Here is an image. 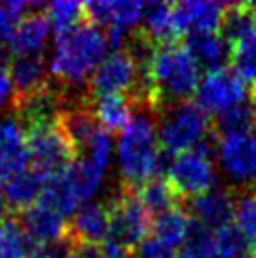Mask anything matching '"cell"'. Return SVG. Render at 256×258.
I'll return each mask as SVG.
<instances>
[{
    "label": "cell",
    "mask_w": 256,
    "mask_h": 258,
    "mask_svg": "<svg viewBox=\"0 0 256 258\" xmlns=\"http://www.w3.org/2000/svg\"><path fill=\"white\" fill-rule=\"evenodd\" d=\"M107 51L109 45L106 34L87 19L74 29L57 34L49 70L66 98L85 96L83 93H78V89L85 85L89 78H93L96 68L104 62Z\"/></svg>",
    "instance_id": "obj_1"
},
{
    "label": "cell",
    "mask_w": 256,
    "mask_h": 258,
    "mask_svg": "<svg viewBox=\"0 0 256 258\" xmlns=\"http://www.w3.org/2000/svg\"><path fill=\"white\" fill-rule=\"evenodd\" d=\"M158 158L160 144L153 119L145 111L132 115L117 142V164L122 185L136 188V185L142 186L145 181L155 177Z\"/></svg>",
    "instance_id": "obj_2"
},
{
    "label": "cell",
    "mask_w": 256,
    "mask_h": 258,
    "mask_svg": "<svg viewBox=\"0 0 256 258\" xmlns=\"http://www.w3.org/2000/svg\"><path fill=\"white\" fill-rule=\"evenodd\" d=\"M211 121L198 104L183 102L164 109L158 122V144L170 155L185 153L209 142Z\"/></svg>",
    "instance_id": "obj_3"
},
{
    "label": "cell",
    "mask_w": 256,
    "mask_h": 258,
    "mask_svg": "<svg viewBox=\"0 0 256 258\" xmlns=\"http://www.w3.org/2000/svg\"><path fill=\"white\" fill-rule=\"evenodd\" d=\"M109 241L128 249L140 247L153 230V215L143 206L136 188L122 185L109 202Z\"/></svg>",
    "instance_id": "obj_4"
},
{
    "label": "cell",
    "mask_w": 256,
    "mask_h": 258,
    "mask_svg": "<svg viewBox=\"0 0 256 258\" xmlns=\"http://www.w3.org/2000/svg\"><path fill=\"white\" fill-rule=\"evenodd\" d=\"M168 181L181 198H196L215 188L217 170L209 142L179 153L168 170Z\"/></svg>",
    "instance_id": "obj_5"
},
{
    "label": "cell",
    "mask_w": 256,
    "mask_h": 258,
    "mask_svg": "<svg viewBox=\"0 0 256 258\" xmlns=\"http://www.w3.org/2000/svg\"><path fill=\"white\" fill-rule=\"evenodd\" d=\"M27 147H29L30 166L45 173L47 177L68 170L78 160V151L55 124H43L25 130Z\"/></svg>",
    "instance_id": "obj_6"
},
{
    "label": "cell",
    "mask_w": 256,
    "mask_h": 258,
    "mask_svg": "<svg viewBox=\"0 0 256 258\" xmlns=\"http://www.w3.org/2000/svg\"><path fill=\"white\" fill-rule=\"evenodd\" d=\"M217 160L230 183H256V128L222 134L217 142Z\"/></svg>",
    "instance_id": "obj_7"
},
{
    "label": "cell",
    "mask_w": 256,
    "mask_h": 258,
    "mask_svg": "<svg viewBox=\"0 0 256 258\" xmlns=\"http://www.w3.org/2000/svg\"><path fill=\"white\" fill-rule=\"evenodd\" d=\"M249 102L247 81L234 68L207 72L196 89V104L206 113L217 115Z\"/></svg>",
    "instance_id": "obj_8"
},
{
    "label": "cell",
    "mask_w": 256,
    "mask_h": 258,
    "mask_svg": "<svg viewBox=\"0 0 256 258\" xmlns=\"http://www.w3.org/2000/svg\"><path fill=\"white\" fill-rule=\"evenodd\" d=\"M138 81V64L126 51H115L96 68L91 78V98L106 94H122L136 87Z\"/></svg>",
    "instance_id": "obj_9"
},
{
    "label": "cell",
    "mask_w": 256,
    "mask_h": 258,
    "mask_svg": "<svg viewBox=\"0 0 256 258\" xmlns=\"http://www.w3.org/2000/svg\"><path fill=\"white\" fill-rule=\"evenodd\" d=\"M235 215V198L232 190L215 186L207 192L190 198L188 217L206 230H221L228 226Z\"/></svg>",
    "instance_id": "obj_10"
},
{
    "label": "cell",
    "mask_w": 256,
    "mask_h": 258,
    "mask_svg": "<svg viewBox=\"0 0 256 258\" xmlns=\"http://www.w3.org/2000/svg\"><path fill=\"white\" fill-rule=\"evenodd\" d=\"M143 2H87L83 4L85 19L96 27H107V30L121 32L130 36L134 29L142 23L143 17Z\"/></svg>",
    "instance_id": "obj_11"
},
{
    "label": "cell",
    "mask_w": 256,
    "mask_h": 258,
    "mask_svg": "<svg viewBox=\"0 0 256 258\" xmlns=\"http://www.w3.org/2000/svg\"><path fill=\"white\" fill-rule=\"evenodd\" d=\"M30 164L27 134L17 117L0 119V183Z\"/></svg>",
    "instance_id": "obj_12"
},
{
    "label": "cell",
    "mask_w": 256,
    "mask_h": 258,
    "mask_svg": "<svg viewBox=\"0 0 256 258\" xmlns=\"http://www.w3.org/2000/svg\"><path fill=\"white\" fill-rule=\"evenodd\" d=\"M228 4L222 2H179L173 4V23L177 32H219Z\"/></svg>",
    "instance_id": "obj_13"
},
{
    "label": "cell",
    "mask_w": 256,
    "mask_h": 258,
    "mask_svg": "<svg viewBox=\"0 0 256 258\" xmlns=\"http://www.w3.org/2000/svg\"><path fill=\"white\" fill-rule=\"evenodd\" d=\"M68 237L76 243L98 245L109 239V209L104 204L89 202L76 211L68 224Z\"/></svg>",
    "instance_id": "obj_14"
},
{
    "label": "cell",
    "mask_w": 256,
    "mask_h": 258,
    "mask_svg": "<svg viewBox=\"0 0 256 258\" xmlns=\"http://www.w3.org/2000/svg\"><path fill=\"white\" fill-rule=\"evenodd\" d=\"M58 126L64 136L68 138V142L74 145V149L78 151V157L87 147L89 140L94 136V132L100 128L93 108L89 106V98L66 102L58 115Z\"/></svg>",
    "instance_id": "obj_15"
},
{
    "label": "cell",
    "mask_w": 256,
    "mask_h": 258,
    "mask_svg": "<svg viewBox=\"0 0 256 258\" xmlns=\"http://www.w3.org/2000/svg\"><path fill=\"white\" fill-rule=\"evenodd\" d=\"M19 222L34 243H57L68 236V224L64 217L40 202L21 211Z\"/></svg>",
    "instance_id": "obj_16"
},
{
    "label": "cell",
    "mask_w": 256,
    "mask_h": 258,
    "mask_svg": "<svg viewBox=\"0 0 256 258\" xmlns=\"http://www.w3.org/2000/svg\"><path fill=\"white\" fill-rule=\"evenodd\" d=\"M47 179L49 177L45 173H42L40 170H36L29 164L25 170L17 172L4 183L2 194H4L6 206L12 208L14 211H19V213L32 208L42 198Z\"/></svg>",
    "instance_id": "obj_17"
},
{
    "label": "cell",
    "mask_w": 256,
    "mask_h": 258,
    "mask_svg": "<svg viewBox=\"0 0 256 258\" xmlns=\"http://www.w3.org/2000/svg\"><path fill=\"white\" fill-rule=\"evenodd\" d=\"M8 72H10V79L14 85V100L30 96L51 83L47 76V66L42 55L14 57Z\"/></svg>",
    "instance_id": "obj_18"
},
{
    "label": "cell",
    "mask_w": 256,
    "mask_h": 258,
    "mask_svg": "<svg viewBox=\"0 0 256 258\" xmlns=\"http://www.w3.org/2000/svg\"><path fill=\"white\" fill-rule=\"evenodd\" d=\"M186 51L198 62L200 68L209 72L224 68V60L230 58V43L219 32H194L185 40Z\"/></svg>",
    "instance_id": "obj_19"
},
{
    "label": "cell",
    "mask_w": 256,
    "mask_h": 258,
    "mask_svg": "<svg viewBox=\"0 0 256 258\" xmlns=\"http://www.w3.org/2000/svg\"><path fill=\"white\" fill-rule=\"evenodd\" d=\"M49 29L51 27L45 14L27 15L15 30L14 38L10 42V51L14 53V57L40 55L47 43Z\"/></svg>",
    "instance_id": "obj_20"
},
{
    "label": "cell",
    "mask_w": 256,
    "mask_h": 258,
    "mask_svg": "<svg viewBox=\"0 0 256 258\" xmlns=\"http://www.w3.org/2000/svg\"><path fill=\"white\" fill-rule=\"evenodd\" d=\"M40 204L51 208L62 217L74 215L78 211L81 198H79L78 186L74 183L70 168L57 173V175H51L47 179L42 198H40Z\"/></svg>",
    "instance_id": "obj_21"
},
{
    "label": "cell",
    "mask_w": 256,
    "mask_h": 258,
    "mask_svg": "<svg viewBox=\"0 0 256 258\" xmlns=\"http://www.w3.org/2000/svg\"><path fill=\"white\" fill-rule=\"evenodd\" d=\"M142 30L157 43V45H170L177 43L179 32L173 23V6L164 2H149L143 8Z\"/></svg>",
    "instance_id": "obj_22"
},
{
    "label": "cell",
    "mask_w": 256,
    "mask_h": 258,
    "mask_svg": "<svg viewBox=\"0 0 256 258\" xmlns=\"http://www.w3.org/2000/svg\"><path fill=\"white\" fill-rule=\"evenodd\" d=\"M130 98L122 94H106L93 98V113L96 121L106 132H119L128 126L132 119V108Z\"/></svg>",
    "instance_id": "obj_23"
},
{
    "label": "cell",
    "mask_w": 256,
    "mask_h": 258,
    "mask_svg": "<svg viewBox=\"0 0 256 258\" xmlns=\"http://www.w3.org/2000/svg\"><path fill=\"white\" fill-rule=\"evenodd\" d=\"M192 224L194 222H192V219L188 217L185 209L173 208L155 219L151 236H155L157 239H160L162 243H166L175 251L179 247H185L186 239L192 232Z\"/></svg>",
    "instance_id": "obj_24"
},
{
    "label": "cell",
    "mask_w": 256,
    "mask_h": 258,
    "mask_svg": "<svg viewBox=\"0 0 256 258\" xmlns=\"http://www.w3.org/2000/svg\"><path fill=\"white\" fill-rule=\"evenodd\" d=\"M138 196L143 202V206L149 209L151 215L157 217L173 208H179V202H181L177 190L171 186L168 177H162V175H155L149 181H145L140 186Z\"/></svg>",
    "instance_id": "obj_25"
},
{
    "label": "cell",
    "mask_w": 256,
    "mask_h": 258,
    "mask_svg": "<svg viewBox=\"0 0 256 258\" xmlns=\"http://www.w3.org/2000/svg\"><path fill=\"white\" fill-rule=\"evenodd\" d=\"M230 60L245 81L256 79V23L230 42Z\"/></svg>",
    "instance_id": "obj_26"
},
{
    "label": "cell",
    "mask_w": 256,
    "mask_h": 258,
    "mask_svg": "<svg viewBox=\"0 0 256 258\" xmlns=\"http://www.w3.org/2000/svg\"><path fill=\"white\" fill-rule=\"evenodd\" d=\"M30 237L21 222L6 219L0 226V258H27L30 251Z\"/></svg>",
    "instance_id": "obj_27"
},
{
    "label": "cell",
    "mask_w": 256,
    "mask_h": 258,
    "mask_svg": "<svg viewBox=\"0 0 256 258\" xmlns=\"http://www.w3.org/2000/svg\"><path fill=\"white\" fill-rule=\"evenodd\" d=\"M38 10H45V6L38 2H17V0L2 2L0 4V45L12 42L15 30L25 19V15H32Z\"/></svg>",
    "instance_id": "obj_28"
},
{
    "label": "cell",
    "mask_w": 256,
    "mask_h": 258,
    "mask_svg": "<svg viewBox=\"0 0 256 258\" xmlns=\"http://www.w3.org/2000/svg\"><path fill=\"white\" fill-rule=\"evenodd\" d=\"M215 243L219 245L228 258H250L256 256V243L250 241L235 224H228L213 234Z\"/></svg>",
    "instance_id": "obj_29"
},
{
    "label": "cell",
    "mask_w": 256,
    "mask_h": 258,
    "mask_svg": "<svg viewBox=\"0 0 256 258\" xmlns=\"http://www.w3.org/2000/svg\"><path fill=\"white\" fill-rule=\"evenodd\" d=\"M215 132L222 134H232V132H243V130L256 128V109L249 102H245L241 106L228 109L224 113L217 115L213 121Z\"/></svg>",
    "instance_id": "obj_30"
},
{
    "label": "cell",
    "mask_w": 256,
    "mask_h": 258,
    "mask_svg": "<svg viewBox=\"0 0 256 258\" xmlns=\"http://www.w3.org/2000/svg\"><path fill=\"white\" fill-rule=\"evenodd\" d=\"M43 12L49 21V27L57 34L74 29L76 25H79L85 19L83 4H79V2H51L45 6Z\"/></svg>",
    "instance_id": "obj_31"
},
{
    "label": "cell",
    "mask_w": 256,
    "mask_h": 258,
    "mask_svg": "<svg viewBox=\"0 0 256 258\" xmlns=\"http://www.w3.org/2000/svg\"><path fill=\"white\" fill-rule=\"evenodd\" d=\"M177 258H228L215 243V237L209 230L192 224V232L181 249Z\"/></svg>",
    "instance_id": "obj_32"
},
{
    "label": "cell",
    "mask_w": 256,
    "mask_h": 258,
    "mask_svg": "<svg viewBox=\"0 0 256 258\" xmlns=\"http://www.w3.org/2000/svg\"><path fill=\"white\" fill-rule=\"evenodd\" d=\"M235 226L241 230L250 241L256 243V198L252 194H241L235 200Z\"/></svg>",
    "instance_id": "obj_33"
},
{
    "label": "cell",
    "mask_w": 256,
    "mask_h": 258,
    "mask_svg": "<svg viewBox=\"0 0 256 258\" xmlns=\"http://www.w3.org/2000/svg\"><path fill=\"white\" fill-rule=\"evenodd\" d=\"M173 249L168 247L166 243H162L160 239H157L155 236H147L143 239L140 247H138V252H136L134 258H173Z\"/></svg>",
    "instance_id": "obj_34"
},
{
    "label": "cell",
    "mask_w": 256,
    "mask_h": 258,
    "mask_svg": "<svg viewBox=\"0 0 256 258\" xmlns=\"http://www.w3.org/2000/svg\"><path fill=\"white\" fill-rule=\"evenodd\" d=\"M98 258H134V256H132V251L128 247L107 239L106 243H102V247H100Z\"/></svg>",
    "instance_id": "obj_35"
},
{
    "label": "cell",
    "mask_w": 256,
    "mask_h": 258,
    "mask_svg": "<svg viewBox=\"0 0 256 258\" xmlns=\"http://www.w3.org/2000/svg\"><path fill=\"white\" fill-rule=\"evenodd\" d=\"M8 102H14V85L10 79V72L4 66H0V109L4 108Z\"/></svg>",
    "instance_id": "obj_36"
},
{
    "label": "cell",
    "mask_w": 256,
    "mask_h": 258,
    "mask_svg": "<svg viewBox=\"0 0 256 258\" xmlns=\"http://www.w3.org/2000/svg\"><path fill=\"white\" fill-rule=\"evenodd\" d=\"M4 209H6V202H4V194L0 190V226L4 222Z\"/></svg>",
    "instance_id": "obj_37"
},
{
    "label": "cell",
    "mask_w": 256,
    "mask_h": 258,
    "mask_svg": "<svg viewBox=\"0 0 256 258\" xmlns=\"http://www.w3.org/2000/svg\"><path fill=\"white\" fill-rule=\"evenodd\" d=\"M250 104L254 106L256 109V79H254V83H252V93H250Z\"/></svg>",
    "instance_id": "obj_38"
},
{
    "label": "cell",
    "mask_w": 256,
    "mask_h": 258,
    "mask_svg": "<svg viewBox=\"0 0 256 258\" xmlns=\"http://www.w3.org/2000/svg\"><path fill=\"white\" fill-rule=\"evenodd\" d=\"M249 10H250V15H252V19L256 21V4H249Z\"/></svg>",
    "instance_id": "obj_39"
},
{
    "label": "cell",
    "mask_w": 256,
    "mask_h": 258,
    "mask_svg": "<svg viewBox=\"0 0 256 258\" xmlns=\"http://www.w3.org/2000/svg\"><path fill=\"white\" fill-rule=\"evenodd\" d=\"M250 258H256V256H250Z\"/></svg>",
    "instance_id": "obj_40"
}]
</instances>
